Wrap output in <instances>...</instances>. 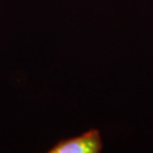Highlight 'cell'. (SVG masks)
Masks as SVG:
<instances>
[{"mask_svg": "<svg viewBox=\"0 0 153 153\" xmlns=\"http://www.w3.org/2000/svg\"><path fill=\"white\" fill-rule=\"evenodd\" d=\"M103 149L99 129H90L81 135L57 142L49 153H100Z\"/></svg>", "mask_w": 153, "mask_h": 153, "instance_id": "6da1fadb", "label": "cell"}]
</instances>
